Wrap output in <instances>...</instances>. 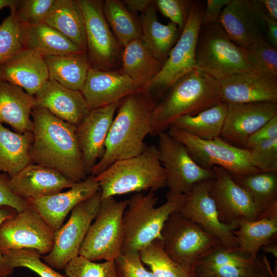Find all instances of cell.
<instances>
[{"mask_svg": "<svg viewBox=\"0 0 277 277\" xmlns=\"http://www.w3.org/2000/svg\"><path fill=\"white\" fill-rule=\"evenodd\" d=\"M32 132L17 133L0 123V171L11 177L31 163Z\"/></svg>", "mask_w": 277, "mask_h": 277, "instance_id": "cell-33", "label": "cell"}, {"mask_svg": "<svg viewBox=\"0 0 277 277\" xmlns=\"http://www.w3.org/2000/svg\"><path fill=\"white\" fill-rule=\"evenodd\" d=\"M16 0H0V11L2 9L8 7L10 9L14 8Z\"/></svg>", "mask_w": 277, "mask_h": 277, "instance_id": "cell-56", "label": "cell"}, {"mask_svg": "<svg viewBox=\"0 0 277 277\" xmlns=\"http://www.w3.org/2000/svg\"><path fill=\"white\" fill-rule=\"evenodd\" d=\"M21 27L25 47L43 57L84 51L60 32L44 22L33 25H21Z\"/></svg>", "mask_w": 277, "mask_h": 277, "instance_id": "cell-29", "label": "cell"}, {"mask_svg": "<svg viewBox=\"0 0 277 277\" xmlns=\"http://www.w3.org/2000/svg\"><path fill=\"white\" fill-rule=\"evenodd\" d=\"M101 201L99 191L72 209L68 221L55 232L51 251L42 256L45 263L54 269H63L79 255L82 244L97 214Z\"/></svg>", "mask_w": 277, "mask_h": 277, "instance_id": "cell-11", "label": "cell"}, {"mask_svg": "<svg viewBox=\"0 0 277 277\" xmlns=\"http://www.w3.org/2000/svg\"><path fill=\"white\" fill-rule=\"evenodd\" d=\"M34 97L36 106L47 109L56 117L75 127L91 110L81 91L68 88L49 78Z\"/></svg>", "mask_w": 277, "mask_h": 277, "instance_id": "cell-24", "label": "cell"}, {"mask_svg": "<svg viewBox=\"0 0 277 277\" xmlns=\"http://www.w3.org/2000/svg\"><path fill=\"white\" fill-rule=\"evenodd\" d=\"M75 183L54 169L32 163L9 181L11 190L25 201L60 192Z\"/></svg>", "mask_w": 277, "mask_h": 277, "instance_id": "cell-23", "label": "cell"}, {"mask_svg": "<svg viewBox=\"0 0 277 277\" xmlns=\"http://www.w3.org/2000/svg\"><path fill=\"white\" fill-rule=\"evenodd\" d=\"M265 15L277 22V0H259Z\"/></svg>", "mask_w": 277, "mask_h": 277, "instance_id": "cell-54", "label": "cell"}, {"mask_svg": "<svg viewBox=\"0 0 277 277\" xmlns=\"http://www.w3.org/2000/svg\"><path fill=\"white\" fill-rule=\"evenodd\" d=\"M67 277H118L114 261L102 263L78 255L63 269Z\"/></svg>", "mask_w": 277, "mask_h": 277, "instance_id": "cell-43", "label": "cell"}, {"mask_svg": "<svg viewBox=\"0 0 277 277\" xmlns=\"http://www.w3.org/2000/svg\"><path fill=\"white\" fill-rule=\"evenodd\" d=\"M232 231L239 248L253 257H258L261 248L274 242L277 235V210L255 221L241 219Z\"/></svg>", "mask_w": 277, "mask_h": 277, "instance_id": "cell-31", "label": "cell"}, {"mask_svg": "<svg viewBox=\"0 0 277 277\" xmlns=\"http://www.w3.org/2000/svg\"><path fill=\"white\" fill-rule=\"evenodd\" d=\"M263 262L262 258L253 257L243 252L239 247L228 248L220 245L203 256L196 263L212 265L245 266L256 265Z\"/></svg>", "mask_w": 277, "mask_h": 277, "instance_id": "cell-42", "label": "cell"}, {"mask_svg": "<svg viewBox=\"0 0 277 277\" xmlns=\"http://www.w3.org/2000/svg\"><path fill=\"white\" fill-rule=\"evenodd\" d=\"M103 11L108 26L123 48L131 41L142 38L140 18L129 11L122 1H103Z\"/></svg>", "mask_w": 277, "mask_h": 277, "instance_id": "cell-36", "label": "cell"}, {"mask_svg": "<svg viewBox=\"0 0 277 277\" xmlns=\"http://www.w3.org/2000/svg\"><path fill=\"white\" fill-rule=\"evenodd\" d=\"M100 191L95 176L90 174L65 192L27 200L55 232L63 225L68 214L78 204Z\"/></svg>", "mask_w": 277, "mask_h": 277, "instance_id": "cell-21", "label": "cell"}, {"mask_svg": "<svg viewBox=\"0 0 277 277\" xmlns=\"http://www.w3.org/2000/svg\"><path fill=\"white\" fill-rule=\"evenodd\" d=\"M261 249L266 253L271 254L275 259L277 258V245L274 242L264 246Z\"/></svg>", "mask_w": 277, "mask_h": 277, "instance_id": "cell-55", "label": "cell"}, {"mask_svg": "<svg viewBox=\"0 0 277 277\" xmlns=\"http://www.w3.org/2000/svg\"><path fill=\"white\" fill-rule=\"evenodd\" d=\"M244 50L253 70L277 78V50L265 37L257 40Z\"/></svg>", "mask_w": 277, "mask_h": 277, "instance_id": "cell-39", "label": "cell"}, {"mask_svg": "<svg viewBox=\"0 0 277 277\" xmlns=\"http://www.w3.org/2000/svg\"><path fill=\"white\" fill-rule=\"evenodd\" d=\"M141 259L154 277H191L190 272L173 261L157 239L139 251Z\"/></svg>", "mask_w": 277, "mask_h": 277, "instance_id": "cell-37", "label": "cell"}, {"mask_svg": "<svg viewBox=\"0 0 277 277\" xmlns=\"http://www.w3.org/2000/svg\"><path fill=\"white\" fill-rule=\"evenodd\" d=\"M219 82L194 70L175 82L155 105L150 134L164 132L177 118L222 102Z\"/></svg>", "mask_w": 277, "mask_h": 277, "instance_id": "cell-3", "label": "cell"}, {"mask_svg": "<svg viewBox=\"0 0 277 277\" xmlns=\"http://www.w3.org/2000/svg\"><path fill=\"white\" fill-rule=\"evenodd\" d=\"M154 101L145 92L136 91L120 101L108 134L104 153L90 174L97 176L120 160L141 153L144 140L150 134Z\"/></svg>", "mask_w": 277, "mask_h": 277, "instance_id": "cell-2", "label": "cell"}, {"mask_svg": "<svg viewBox=\"0 0 277 277\" xmlns=\"http://www.w3.org/2000/svg\"><path fill=\"white\" fill-rule=\"evenodd\" d=\"M122 2L127 9L135 14L137 12L143 13L154 2L151 0H124Z\"/></svg>", "mask_w": 277, "mask_h": 277, "instance_id": "cell-52", "label": "cell"}, {"mask_svg": "<svg viewBox=\"0 0 277 277\" xmlns=\"http://www.w3.org/2000/svg\"><path fill=\"white\" fill-rule=\"evenodd\" d=\"M49 79L44 58L31 49L25 48L0 65V81L24 89L34 96Z\"/></svg>", "mask_w": 277, "mask_h": 277, "instance_id": "cell-25", "label": "cell"}, {"mask_svg": "<svg viewBox=\"0 0 277 277\" xmlns=\"http://www.w3.org/2000/svg\"><path fill=\"white\" fill-rule=\"evenodd\" d=\"M166 201L155 207L157 197L153 192L135 193L128 200L123 217L124 240L122 253L139 252L154 241L162 240L166 222L184 204L186 194L169 191Z\"/></svg>", "mask_w": 277, "mask_h": 277, "instance_id": "cell-4", "label": "cell"}, {"mask_svg": "<svg viewBox=\"0 0 277 277\" xmlns=\"http://www.w3.org/2000/svg\"><path fill=\"white\" fill-rule=\"evenodd\" d=\"M114 262L118 277H154L145 267L139 252L123 253Z\"/></svg>", "mask_w": 277, "mask_h": 277, "instance_id": "cell-46", "label": "cell"}, {"mask_svg": "<svg viewBox=\"0 0 277 277\" xmlns=\"http://www.w3.org/2000/svg\"><path fill=\"white\" fill-rule=\"evenodd\" d=\"M227 110V104L222 101L195 115L181 117L170 127L201 139L212 140L220 137Z\"/></svg>", "mask_w": 277, "mask_h": 277, "instance_id": "cell-35", "label": "cell"}, {"mask_svg": "<svg viewBox=\"0 0 277 277\" xmlns=\"http://www.w3.org/2000/svg\"><path fill=\"white\" fill-rule=\"evenodd\" d=\"M227 110L220 137L246 149L249 137L274 116L277 103H226Z\"/></svg>", "mask_w": 277, "mask_h": 277, "instance_id": "cell-18", "label": "cell"}, {"mask_svg": "<svg viewBox=\"0 0 277 277\" xmlns=\"http://www.w3.org/2000/svg\"><path fill=\"white\" fill-rule=\"evenodd\" d=\"M266 38L274 48L277 49V22L265 16Z\"/></svg>", "mask_w": 277, "mask_h": 277, "instance_id": "cell-53", "label": "cell"}, {"mask_svg": "<svg viewBox=\"0 0 277 277\" xmlns=\"http://www.w3.org/2000/svg\"><path fill=\"white\" fill-rule=\"evenodd\" d=\"M196 69L217 81L232 74L253 70L243 48L231 41L219 22L201 26L196 43Z\"/></svg>", "mask_w": 277, "mask_h": 277, "instance_id": "cell-7", "label": "cell"}, {"mask_svg": "<svg viewBox=\"0 0 277 277\" xmlns=\"http://www.w3.org/2000/svg\"><path fill=\"white\" fill-rule=\"evenodd\" d=\"M36 106L34 96L19 87L0 81V123L9 125L17 133L32 132L30 117Z\"/></svg>", "mask_w": 277, "mask_h": 277, "instance_id": "cell-26", "label": "cell"}, {"mask_svg": "<svg viewBox=\"0 0 277 277\" xmlns=\"http://www.w3.org/2000/svg\"><path fill=\"white\" fill-rule=\"evenodd\" d=\"M221 98L226 103H277V78L249 70L219 81Z\"/></svg>", "mask_w": 277, "mask_h": 277, "instance_id": "cell-20", "label": "cell"}, {"mask_svg": "<svg viewBox=\"0 0 277 277\" xmlns=\"http://www.w3.org/2000/svg\"><path fill=\"white\" fill-rule=\"evenodd\" d=\"M138 91L121 68L90 67L81 92L90 110L120 102Z\"/></svg>", "mask_w": 277, "mask_h": 277, "instance_id": "cell-22", "label": "cell"}, {"mask_svg": "<svg viewBox=\"0 0 277 277\" xmlns=\"http://www.w3.org/2000/svg\"><path fill=\"white\" fill-rule=\"evenodd\" d=\"M25 48L21 25L10 12L0 25V65Z\"/></svg>", "mask_w": 277, "mask_h": 277, "instance_id": "cell-41", "label": "cell"}, {"mask_svg": "<svg viewBox=\"0 0 277 277\" xmlns=\"http://www.w3.org/2000/svg\"><path fill=\"white\" fill-rule=\"evenodd\" d=\"M43 58L48 68L49 79L72 90H82L90 67L86 52Z\"/></svg>", "mask_w": 277, "mask_h": 277, "instance_id": "cell-32", "label": "cell"}, {"mask_svg": "<svg viewBox=\"0 0 277 277\" xmlns=\"http://www.w3.org/2000/svg\"><path fill=\"white\" fill-rule=\"evenodd\" d=\"M210 181L196 184L186 194V200L177 211L217 239L222 246L238 247L232 233L238 227V223L227 225L220 221L215 203L209 193Z\"/></svg>", "mask_w": 277, "mask_h": 277, "instance_id": "cell-15", "label": "cell"}, {"mask_svg": "<svg viewBox=\"0 0 277 277\" xmlns=\"http://www.w3.org/2000/svg\"><path fill=\"white\" fill-rule=\"evenodd\" d=\"M16 212L14 209L9 207L0 209V225L6 220L13 216ZM13 271L8 266L3 255L0 253V277H9L12 274Z\"/></svg>", "mask_w": 277, "mask_h": 277, "instance_id": "cell-51", "label": "cell"}, {"mask_svg": "<svg viewBox=\"0 0 277 277\" xmlns=\"http://www.w3.org/2000/svg\"><path fill=\"white\" fill-rule=\"evenodd\" d=\"M55 0H16L10 10L21 25H33L43 22Z\"/></svg>", "mask_w": 277, "mask_h": 277, "instance_id": "cell-44", "label": "cell"}, {"mask_svg": "<svg viewBox=\"0 0 277 277\" xmlns=\"http://www.w3.org/2000/svg\"><path fill=\"white\" fill-rule=\"evenodd\" d=\"M192 1L156 0L154 5L160 12L175 24L182 32L187 21Z\"/></svg>", "mask_w": 277, "mask_h": 277, "instance_id": "cell-47", "label": "cell"}, {"mask_svg": "<svg viewBox=\"0 0 277 277\" xmlns=\"http://www.w3.org/2000/svg\"><path fill=\"white\" fill-rule=\"evenodd\" d=\"M54 233L41 215L27 206L0 225V253L31 249L47 255L53 248Z\"/></svg>", "mask_w": 277, "mask_h": 277, "instance_id": "cell-12", "label": "cell"}, {"mask_svg": "<svg viewBox=\"0 0 277 277\" xmlns=\"http://www.w3.org/2000/svg\"><path fill=\"white\" fill-rule=\"evenodd\" d=\"M205 5L201 1H192L187 23L178 40L160 72L142 90L155 104L175 82L196 69V47Z\"/></svg>", "mask_w": 277, "mask_h": 277, "instance_id": "cell-6", "label": "cell"}, {"mask_svg": "<svg viewBox=\"0 0 277 277\" xmlns=\"http://www.w3.org/2000/svg\"><path fill=\"white\" fill-rule=\"evenodd\" d=\"M31 116L33 140L29 149L31 162L54 169L75 183L84 180L88 174L76 127L40 106L33 108Z\"/></svg>", "mask_w": 277, "mask_h": 277, "instance_id": "cell-1", "label": "cell"}, {"mask_svg": "<svg viewBox=\"0 0 277 277\" xmlns=\"http://www.w3.org/2000/svg\"><path fill=\"white\" fill-rule=\"evenodd\" d=\"M212 170L213 176L210 181L209 193L215 203L220 221L230 225L237 223L241 219H259L252 199L230 173L220 167L214 166Z\"/></svg>", "mask_w": 277, "mask_h": 277, "instance_id": "cell-17", "label": "cell"}, {"mask_svg": "<svg viewBox=\"0 0 277 277\" xmlns=\"http://www.w3.org/2000/svg\"><path fill=\"white\" fill-rule=\"evenodd\" d=\"M161 235L162 246L166 253L189 272L201 258L221 245L217 239L179 211L170 215L164 224Z\"/></svg>", "mask_w": 277, "mask_h": 277, "instance_id": "cell-10", "label": "cell"}, {"mask_svg": "<svg viewBox=\"0 0 277 277\" xmlns=\"http://www.w3.org/2000/svg\"><path fill=\"white\" fill-rule=\"evenodd\" d=\"M128 200L111 196L102 199L94 221L89 227L79 255L92 261H114L122 254L123 214Z\"/></svg>", "mask_w": 277, "mask_h": 277, "instance_id": "cell-8", "label": "cell"}, {"mask_svg": "<svg viewBox=\"0 0 277 277\" xmlns=\"http://www.w3.org/2000/svg\"><path fill=\"white\" fill-rule=\"evenodd\" d=\"M167 133L182 143L195 163L204 169L220 167L232 176L260 172L253 165L248 150L234 146L220 137L201 139L173 127H170Z\"/></svg>", "mask_w": 277, "mask_h": 277, "instance_id": "cell-9", "label": "cell"}, {"mask_svg": "<svg viewBox=\"0 0 277 277\" xmlns=\"http://www.w3.org/2000/svg\"><path fill=\"white\" fill-rule=\"evenodd\" d=\"M157 136L160 160L165 171L169 191L186 194L196 184L212 178L213 170L198 165L182 143L167 132Z\"/></svg>", "mask_w": 277, "mask_h": 277, "instance_id": "cell-14", "label": "cell"}, {"mask_svg": "<svg viewBox=\"0 0 277 277\" xmlns=\"http://www.w3.org/2000/svg\"><path fill=\"white\" fill-rule=\"evenodd\" d=\"M275 138H277V115L272 117L249 137L245 148L249 150L258 143Z\"/></svg>", "mask_w": 277, "mask_h": 277, "instance_id": "cell-49", "label": "cell"}, {"mask_svg": "<svg viewBox=\"0 0 277 277\" xmlns=\"http://www.w3.org/2000/svg\"><path fill=\"white\" fill-rule=\"evenodd\" d=\"M11 269L25 267L30 269L40 277H65L56 271L41 260V255L35 250L22 249L8 251L3 255Z\"/></svg>", "mask_w": 277, "mask_h": 277, "instance_id": "cell-40", "label": "cell"}, {"mask_svg": "<svg viewBox=\"0 0 277 277\" xmlns=\"http://www.w3.org/2000/svg\"><path fill=\"white\" fill-rule=\"evenodd\" d=\"M230 1L207 0L203 14L202 26H208L219 23L223 8Z\"/></svg>", "mask_w": 277, "mask_h": 277, "instance_id": "cell-50", "label": "cell"}, {"mask_svg": "<svg viewBox=\"0 0 277 277\" xmlns=\"http://www.w3.org/2000/svg\"><path fill=\"white\" fill-rule=\"evenodd\" d=\"M9 179L7 173H0V209L9 207L21 212L27 207L26 202L11 190L9 186Z\"/></svg>", "mask_w": 277, "mask_h": 277, "instance_id": "cell-48", "label": "cell"}, {"mask_svg": "<svg viewBox=\"0 0 277 277\" xmlns=\"http://www.w3.org/2000/svg\"><path fill=\"white\" fill-rule=\"evenodd\" d=\"M43 22L86 52L85 19L78 0H55Z\"/></svg>", "mask_w": 277, "mask_h": 277, "instance_id": "cell-30", "label": "cell"}, {"mask_svg": "<svg viewBox=\"0 0 277 277\" xmlns=\"http://www.w3.org/2000/svg\"><path fill=\"white\" fill-rule=\"evenodd\" d=\"M163 65L142 38L131 41L123 48L121 69L138 91H142L156 76Z\"/></svg>", "mask_w": 277, "mask_h": 277, "instance_id": "cell-27", "label": "cell"}, {"mask_svg": "<svg viewBox=\"0 0 277 277\" xmlns=\"http://www.w3.org/2000/svg\"><path fill=\"white\" fill-rule=\"evenodd\" d=\"M95 178L102 200L166 187L165 171L154 145L147 146L138 155L115 162Z\"/></svg>", "mask_w": 277, "mask_h": 277, "instance_id": "cell-5", "label": "cell"}, {"mask_svg": "<svg viewBox=\"0 0 277 277\" xmlns=\"http://www.w3.org/2000/svg\"><path fill=\"white\" fill-rule=\"evenodd\" d=\"M120 102L91 110L76 127V134L88 174L103 156L106 138Z\"/></svg>", "mask_w": 277, "mask_h": 277, "instance_id": "cell-19", "label": "cell"}, {"mask_svg": "<svg viewBox=\"0 0 277 277\" xmlns=\"http://www.w3.org/2000/svg\"><path fill=\"white\" fill-rule=\"evenodd\" d=\"M248 150L259 171L277 173V138L258 143Z\"/></svg>", "mask_w": 277, "mask_h": 277, "instance_id": "cell-45", "label": "cell"}, {"mask_svg": "<svg viewBox=\"0 0 277 277\" xmlns=\"http://www.w3.org/2000/svg\"><path fill=\"white\" fill-rule=\"evenodd\" d=\"M85 24L86 52L90 67L118 69L123 48L118 44L103 11V1L78 0Z\"/></svg>", "mask_w": 277, "mask_h": 277, "instance_id": "cell-13", "label": "cell"}, {"mask_svg": "<svg viewBox=\"0 0 277 277\" xmlns=\"http://www.w3.org/2000/svg\"><path fill=\"white\" fill-rule=\"evenodd\" d=\"M231 176L252 199L259 219L277 210V173L260 171Z\"/></svg>", "mask_w": 277, "mask_h": 277, "instance_id": "cell-34", "label": "cell"}, {"mask_svg": "<svg viewBox=\"0 0 277 277\" xmlns=\"http://www.w3.org/2000/svg\"><path fill=\"white\" fill-rule=\"evenodd\" d=\"M265 16L259 0H230L221 13L219 23L231 41L246 48L266 38Z\"/></svg>", "mask_w": 277, "mask_h": 277, "instance_id": "cell-16", "label": "cell"}, {"mask_svg": "<svg viewBox=\"0 0 277 277\" xmlns=\"http://www.w3.org/2000/svg\"><path fill=\"white\" fill-rule=\"evenodd\" d=\"M190 273L191 277H270L264 262L245 266L196 263L190 269Z\"/></svg>", "mask_w": 277, "mask_h": 277, "instance_id": "cell-38", "label": "cell"}, {"mask_svg": "<svg viewBox=\"0 0 277 277\" xmlns=\"http://www.w3.org/2000/svg\"><path fill=\"white\" fill-rule=\"evenodd\" d=\"M139 18L142 40L154 56L163 64L181 31L174 23L170 22L163 24L159 21L154 2L141 13Z\"/></svg>", "mask_w": 277, "mask_h": 277, "instance_id": "cell-28", "label": "cell"}]
</instances>
